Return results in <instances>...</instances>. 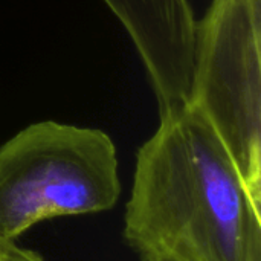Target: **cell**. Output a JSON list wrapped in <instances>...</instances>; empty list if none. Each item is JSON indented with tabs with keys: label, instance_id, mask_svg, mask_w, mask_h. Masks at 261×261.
Masks as SVG:
<instances>
[{
	"label": "cell",
	"instance_id": "5",
	"mask_svg": "<svg viewBox=\"0 0 261 261\" xmlns=\"http://www.w3.org/2000/svg\"><path fill=\"white\" fill-rule=\"evenodd\" d=\"M0 261H47L32 249H26L17 240L0 236Z\"/></svg>",
	"mask_w": 261,
	"mask_h": 261
},
{
	"label": "cell",
	"instance_id": "1",
	"mask_svg": "<svg viewBox=\"0 0 261 261\" xmlns=\"http://www.w3.org/2000/svg\"><path fill=\"white\" fill-rule=\"evenodd\" d=\"M124 237L142 261H261V208L188 102L159 112L136 154Z\"/></svg>",
	"mask_w": 261,
	"mask_h": 261
},
{
	"label": "cell",
	"instance_id": "4",
	"mask_svg": "<svg viewBox=\"0 0 261 261\" xmlns=\"http://www.w3.org/2000/svg\"><path fill=\"white\" fill-rule=\"evenodd\" d=\"M102 2L132 38L159 112L187 102L197 23L190 0Z\"/></svg>",
	"mask_w": 261,
	"mask_h": 261
},
{
	"label": "cell",
	"instance_id": "3",
	"mask_svg": "<svg viewBox=\"0 0 261 261\" xmlns=\"http://www.w3.org/2000/svg\"><path fill=\"white\" fill-rule=\"evenodd\" d=\"M261 0H213L196 23L187 102L211 125L261 208Z\"/></svg>",
	"mask_w": 261,
	"mask_h": 261
},
{
	"label": "cell",
	"instance_id": "6",
	"mask_svg": "<svg viewBox=\"0 0 261 261\" xmlns=\"http://www.w3.org/2000/svg\"><path fill=\"white\" fill-rule=\"evenodd\" d=\"M151 261H167V260H161V258H158V260H151Z\"/></svg>",
	"mask_w": 261,
	"mask_h": 261
},
{
	"label": "cell",
	"instance_id": "2",
	"mask_svg": "<svg viewBox=\"0 0 261 261\" xmlns=\"http://www.w3.org/2000/svg\"><path fill=\"white\" fill-rule=\"evenodd\" d=\"M122 193L112 138L92 127L34 122L0 147V236L112 210Z\"/></svg>",
	"mask_w": 261,
	"mask_h": 261
}]
</instances>
